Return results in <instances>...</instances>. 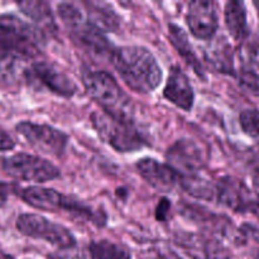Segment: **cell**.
Segmentation results:
<instances>
[{
  "label": "cell",
  "instance_id": "4",
  "mask_svg": "<svg viewBox=\"0 0 259 259\" xmlns=\"http://www.w3.org/2000/svg\"><path fill=\"white\" fill-rule=\"evenodd\" d=\"M19 196L25 204L34 209L43 211H67L68 214L93 222L94 224H103L105 219H101V214L86 205L85 202L76 200L71 196L61 194L53 189L40 186H29L19 191Z\"/></svg>",
  "mask_w": 259,
  "mask_h": 259
},
{
  "label": "cell",
  "instance_id": "17",
  "mask_svg": "<svg viewBox=\"0 0 259 259\" xmlns=\"http://www.w3.org/2000/svg\"><path fill=\"white\" fill-rule=\"evenodd\" d=\"M168 34L172 46H174L175 50L179 52V55L184 58L185 62H186L187 65L200 76V77H205L202 65L200 63L199 58H197L192 46L190 45L189 37H187V34L185 33V30L182 29L181 27H179L177 24H175V23H169Z\"/></svg>",
  "mask_w": 259,
  "mask_h": 259
},
{
  "label": "cell",
  "instance_id": "9",
  "mask_svg": "<svg viewBox=\"0 0 259 259\" xmlns=\"http://www.w3.org/2000/svg\"><path fill=\"white\" fill-rule=\"evenodd\" d=\"M15 131L34 149L53 157H61L66 152L68 136L62 131L33 121H20L15 125Z\"/></svg>",
  "mask_w": 259,
  "mask_h": 259
},
{
  "label": "cell",
  "instance_id": "27",
  "mask_svg": "<svg viewBox=\"0 0 259 259\" xmlns=\"http://www.w3.org/2000/svg\"><path fill=\"white\" fill-rule=\"evenodd\" d=\"M15 148V142L4 129L0 126V152L12 151Z\"/></svg>",
  "mask_w": 259,
  "mask_h": 259
},
{
  "label": "cell",
  "instance_id": "26",
  "mask_svg": "<svg viewBox=\"0 0 259 259\" xmlns=\"http://www.w3.org/2000/svg\"><path fill=\"white\" fill-rule=\"evenodd\" d=\"M48 259H89L82 249L75 247L61 248L48 257Z\"/></svg>",
  "mask_w": 259,
  "mask_h": 259
},
{
  "label": "cell",
  "instance_id": "24",
  "mask_svg": "<svg viewBox=\"0 0 259 259\" xmlns=\"http://www.w3.org/2000/svg\"><path fill=\"white\" fill-rule=\"evenodd\" d=\"M209 60L214 63L217 68L225 72L233 70V53L230 46L225 42L224 38H220L210 46Z\"/></svg>",
  "mask_w": 259,
  "mask_h": 259
},
{
  "label": "cell",
  "instance_id": "19",
  "mask_svg": "<svg viewBox=\"0 0 259 259\" xmlns=\"http://www.w3.org/2000/svg\"><path fill=\"white\" fill-rule=\"evenodd\" d=\"M25 61L14 57L8 53L0 52V86L9 88L14 86L20 80H25V75L29 66H25Z\"/></svg>",
  "mask_w": 259,
  "mask_h": 259
},
{
  "label": "cell",
  "instance_id": "2",
  "mask_svg": "<svg viewBox=\"0 0 259 259\" xmlns=\"http://www.w3.org/2000/svg\"><path fill=\"white\" fill-rule=\"evenodd\" d=\"M42 46L39 30L14 15H0V52L32 63L42 52Z\"/></svg>",
  "mask_w": 259,
  "mask_h": 259
},
{
  "label": "cell",
  "instance_id": "16",
  "mask_svg": "<svg viewBox=\"0 0 259 259\" xmlns=\"http://www.w3.org/2000/svg\"><path fill=\"white\" fill-rule=\"evenodd\" d=\"M163 96L185 111H190L194 106L195 93L186 73L177 66L169 70L168 78L163 89Z\"/></svg>",
  "mask_w": 259,
  "mask_h": 259
},
{
  "label": "cell",
  "instance_id": "20",
  "mask_svg": "<svg viewBox=\"0 0 259 259\" xmlns=\"http://www.w3.org/2000/svg\"><path fill=\"white\" fill-rule=\"evenodd\" d=\"M88 19L101 32H115L119 27V18L109 5L103 3H86Z\"/></svg>",
  "mask_w": 259,
  "mask_h": 259
},
{
  "label": "cell",
  "instance_id": "1",
  "mask_svg": "<svg viewBox=\"0 0 259 259\" xmlns=\"http://www.w3.org/2000/svg\"><path fill=\"white\" fill-rule=\"evenodd\" d=\"M111 63L121 80L136 93L149 94L162 81V70L151 51L142 46H124L111 53Z\"/></svg>",
  "mask_w": 259,
  "mask_h": 259
},
{
  "label": "cell",
  "instance_id": "7",
  "mask_svg": "<svg viewBox=\"0 0 259 259\" xmlns=\"http://www.w3.org/2000/svg\"><path fill=\"white\" fill-rule=\"evenodd\" d=\"M2 168L12 179L35 184H45L61 176L60 169L50 161L28 153L5 157L2 159Z\"/></svg>",
  "mask_w": 259,
  "mask_h": 259
},
{
  "label": "cell",
  "instance_id": "11",
  "mask_svg": "<svg viewBox=\"0 0 259 259\" xmlns=\"http://www.w3.org/2000/svg\"><path fill=\"white\" fill-rule=\"evenodd\" d=\"M25 80L38 83L62 98H71L77 91V85L66 73L46 61H34L28 68Z\"/></svg>",
  "mask_w": 259,
  "mask_h": 259
},
{
  "label": "cell",
  "instance_id": "18",
  "mask_svg": "<svg viewBox=\"0 0 259 259\" xmlns=\"http://www.w3.org/2000/svg\"><path fill=\"white\" fill-rule=\"evenodd\" d=\"M224 22L229 34L235 40H244L248 35L247 8L243 2H228L224 8Z\"/></svg>",
  "mask_w": 259,
  "mask_h": 259
},
{
  "label": "cell",
  "instance_id": "29",
  "mask_svg": "<svg viewBox=\"0 0 259 259\" xmlns=\"http://www.w3.org/2000/svg\"><path fill=\"white\" fill-rule=\"evenodd\" d=\"M7 197H8V189L4 184L0 182V206L5 204L7 201Z\"/></svg>",
  "mask_w": 259,
  "mask_h": 259
},
{
  "label": "cell",
  "instance_id": "13",
  "mask_svg": "<svg viewBox=\"0 0 259 259\" xmlns=\"http://www.w3.org/2000/svg\"><path fill=\"white\" fill-rule=\"evenodd\" d=\"M186 24L191 34L197 39H212L219 28V17L215 3H190L186 13Z\"/></svg>",
  "mask_w": 259,
  "mask_h": 259
},
{
  "label": "cell",
  "instance_id": "23",
  "mask_svg": "<svg viewBox=\"0 0 259 259\" xmlns=\"http://www.w3.org/2000/svg\"><path fill=\"white\" fill-rule=\"evenodd\" d=\"M18 8L23 14L37 23L40 27L52 28L55 27L53 15L51 12V7L48 3L45 2H22L18 3Z\"/></svg>",
  "mask_w": 259,
  "mask_h": 259
},
{
  "label": "cell",
  "instance_id": "12",
  "mask_svg": "<svg viewBox=\"0 0 259 259\" xmlns=\"http://www.w3.org/2000/svg\"><path fill=\"white\" fill-rule=\"evenodd\" d=\"M175 242L191 259H229L225 245L209 234L180 232Z\"/></svg>",
  "mask_w": 259,
  "mask_h": 259
},
{
  "label": "cell",
  "instance_id": "10",
  "mask_svg": "<svg viewBox=\"0 0 259 259\" xmlns=\"http://www.w3.org/2000/svg\"><path fill=\"white\" fill-rule=\"evenodd\" d=\"M166 158L167 164L179 175L180 180L197 176L205 166L201 147L190 139H181L169 147Z\"/></svg>",
  "mask_w": 259,
  "mask_h": 259
},
{
  "label": "cell",
  "instance_id": "30",
  "mask_svg": "<svg viewBox=\"0 0 259 259\" xmlns=\"http://www.w3.org/2000/svg\"><path fill=\"white\" fill-rule=\"evenodd\" d=\"M0 259H13L12 257H9V255H7L5 253L0 252Z\"/></svg>",
  "mask_w": 259,
  "mask_h": 259
},
{
  "label": "cell",
  "instance_id": "22",
  "mask_svg": "<svg viewBox=\"0 0 259 259\" xmlns=\"http://www.w3.org/2000/svg\"><path fill=\"white\" fill-rule=\"evenodd\" d=\"M89 253L93 259H132L131 252L125 245L106 239L91 243Z\"/></svg>",
  "mask_w": 259,
  "mask_h": 259
},
{
  "label": "cell",
  "instance_id": "6",
  "mask_svg": "<svg viewBox=\"0 0 259 259\" xmlns=\"http://www.w3.org/2000/svg\"><path fill=\"white\" fill-rule=\"evenodd\" d=\"M57 13L71 37L81 47L95 55L104 56L109 53L111 56L114 50H111L109 39L100 29L86 19L80 8L71 3H61L57 7Z\"/></svg>",
  "mask_w": 259,
  "mask_h": 259
},
{
  "label": "cell",
  "instance_id": "14",
  "mask_svg": "<svg viewBox=\"0 0 259 259\" xmlns=\"http://www.w3.org/2000/svg\"><path fill=\"white\" fill-rule=\"evenodd\" d=\"M217 199L219 204L237 212L255 209V197L239 180L234 177H223L217 185Z\"/></svg>",
  "mask_w": 259,
  "mask_h": 259
},
{
  "label": "cell",
  "instance_id": "5",
  "mask_svg": "<svg viewBox=\"0 0 259 259\" xmlns=\"http://www.w3.org/2000/svg\"><path fill=\"white\" fill-rule=\"evenodd\" d=\"M82 83L90 98L104 111L131 118V100L110 73L106 71H85Z\"/></svg>",
  "mask_w": 259,
  "mask_h": 259
},
{
  "label": "cell",
  "instance_id": "21",
  "mask_svg": "<svg viewBox=\"0 0 259 259\" xmlns=\"http://www.w3.org/2000/svg\"><path fill=\"white\" fill-rule=\"evenodd\" d=\"M239 58L245 76L259 81V38L245 40L239 51Z\"/></svg>",
  "mask_w": 259,
  "mask_h": 259
},
{
  "label": "cell",
  "instance_id": "3",
  "mask_svg": "<svg viewBox=\"0 0 259 259\" xmlns=\"http://www.w3.org/2000/svg\"><path fill=\"white\" fill-rule=\"evenodd\" d=\"M91 123L103 142L121 153L136 152L144 147V139L131 118L95 111L91 114Z\"/></svg>",
  "mask_w": 259,
  "mask_h": 259
},
{
  "label": "cell",
  "instance_id": "25",
  "mask_svg": "<svg viewBox=\"0 0 259 259\" xmlns=\"http://www.w3.org/2000/svg\"><path fill=\"white\" fill-rule=\"evenodd\" d=\"M239 123L243 132L257 144L259 149V111L255 109H247L239 115Z\"/></svg>",
  "mask_w": 259,
  "mask_h": 259
},
{
  "label": "cell",
  "instance_id": "28",
  "mask_svg": "<svg viewBox=\"0 0 259 259\" xmlns=\"http://www.w3.org/2000/svg\"><path fill=\"white\" fill-rule=\"evenodd\" d=\"M253 189H254L255 209L259 210V171L253 176Z\"/></svg>",
  "mask_w": 259,
  "mask_h": 259
},
{
  "label": "cell",
  "instance_id": "8",
  "mask_svg": "<svg viewBox=\"0 0 259 259\" xmlns=\"http://www.w3.org/2000/svg\"><path fill=\"white\" fill-rule=\"evenodd\" d=\"M15 227L25 237L45 240V242L57 247L58 249L76 245V238L67 228L57 224L52 220H48L42 215H19L17 223H15Z\"/></svg>",
  "mask_w": 259,
  "mask_h": 259
},
{
  "label": "cell",
  "instance_id": "15",
  "mask_svg": "<svg viewBox=\"0 0 259 259\" xmlns=\"http://www.w3.org/2000/svg\"><path fill=\"white\" fill-rule=\"evenodd\" d=\"M139 175L151 186L159 191H169L180 184V176L167 163H162L154 158L139 159L136 163Z\"/></svg>",
  "mask_w": 259,
  "mask_h": 259
}]
</instances>
